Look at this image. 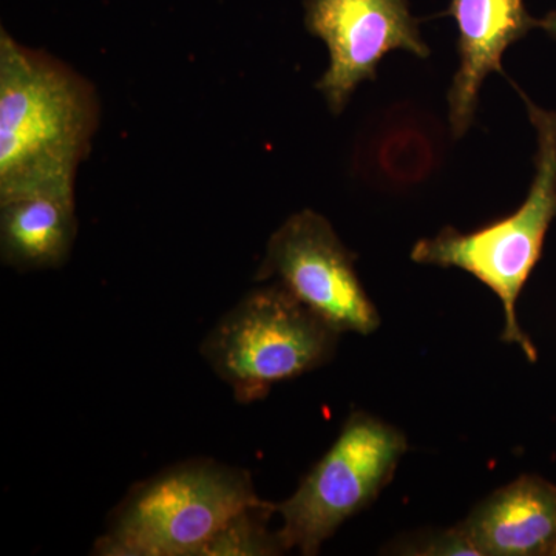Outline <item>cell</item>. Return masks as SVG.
Segmentation results:
<instances>
[{
    "label": "cell",
    "mask_w": 556,
    "mask_h": 556,
    "mask_svg": "<svg viewBox=\"0 0 556 556\" xmlns=\"http://www.w3.org/2000/svg\"><path fill=\"white\" fill-rule=\"evenodd\" d=\"M438 127L420 113L401 109L388 113L378 124L375 156L378 161V179L387 182H405L404 164L407 163L413 182L426 178L437 164L439 146Z\"/></svg>",
    "instance_id": "cell-11"
},
{
    "label": "cell",
    "mask_w": 556,
    "mask_h": 556,
    "mask_svg": "<svg viewBox=\"0 0 556 556\" xmlns=\"http://www.w3.org/2000/svg\"><path fill=\"white\" fill-rule=\"evenodd\" d=\"M408 444L397 428L353 413L331 448L303 478L294 495L276 504L285 552L317 555L325 541L390 484Z\"/></svg>",
    "instance_id": "cell-5"
},
{
    "label": "cell",
    "mask_w": 556,
    "mask_h": 556,
    "mask_svg": "<svg viewBox=\"0 0 556 556\" xmlns=\"http://www.w3.org/2000/svg\"><path fill=\"white\" fill-rule=\"evenodd\" d=\"M354 260L331 223L305 208L269 237L255 280H274L340 334L368 336L379 328L380 317Z\"/></svg>",
    "instance_id": "cell-6"
},
{
    "label": "cell",
    "mask_w": 556,
    "mask_h": 556,
    "mask_svg": "<svg viewBox=\"0 0 556 556\" xmlns=\"http://www.w3.org/2000/svg\"><path fill=\"white\" fill-rule=\"evenodd\" d=\"M457 526L479 556L556 555V485L519 478L493 492Z\"/></svg>",
    "instance_id": "cell-9"
},
{
    "label": "cell",
    "mask_w": 556,
    "mask_h": 556,
    "mask_svg": "<svg viewBox=\"0 0 556 556\" xmlns=\"http://www.w3.org/2000/svg\"><path fill=\"white\" fill-rule=\"evenodd\" d=\"M76 232L75 189L38 190L0 201V257L10 268H61Z\"/></svg>",
    "instance_id": "cell-10"
},
{
    "label": "cell",
    "mask_w": 556,
    "mask_h": 556,
    "mask_svg": "<svg viewBox=\"0 0 556 556\" xmlns=\"http://www.w3.org/2000/svg\"><path fill=\"white\" fill-rule=\"evenodd\" d=\"M538 27L543 28L552 39L556 40V10L551 11L544 20L538 22Z\"/></svg>",
    "instance_id": "cell-14"
},
{
    "label": "cell",
    "mask_w": 556,
    "mask_h": 556,
    "mask_svg": "<svg viewBox=\"0 0 556 556\" xmlns=\"http://www.w3.org/2000/svg\"><path fill=\"white\" fill-rule=\"evenodd\" d=\"M251 473L207 457L131 486L98 538L100 556H201L222 527L255 503Z\"/></svg>",
    "instance_id": "cell-2"
},
{
    "label": "cell",
    "mask_w": 556,
    "mask_h": 556,
    "mask_svg": "<svg viewBox=\"0 0 556 556\" xmlns=\"http://www.w3.org/2000/svg\"><path fill=\"white\" fill-rule=\"evenodd\" d=\"M100 123L89 80L0 30V201L75 189Z\"/></svg>",
    "instance_id": "cell-1"
},
{
    "label": "cell",
    "mask_w": 556,
    "mask_h": 556,
    "mask_svg": "<svg viewBox=\"0 0 556 556\" xmlns=\"http://www.w3.org/2000/svg\"><path fill=\"white\" fill-rule=\"evenodd\" d=\"M456 21L459 68L448 91V118L453 137L463 138L477 115L479 91L490 73H503L508 47L538 27L525 0H452Z\"/></svg>",
    "instance_id": "cell-8"
},
{
    "label": "cell",
    "mask_w": 556,
    "mask_h": 556,
    "mask_svg": "<svg viewBox=\"0 0 556 556\" xmlns=\"http://www.w3.org/2000/svg\"><path fill=\"white\" fill-rule=\"evenodd\" d=\"M276 504L258 500L241 508L212 538L201 556H273L285 554L277 530L269 529Z\"/></svg>",
    "instance_id": "cell-12"
},
{
    "label": "cell",
    "mask_w": 556,
    "mask_h": 556,
    "mask_svg": "<svg viewBox=\"0 0 556 556\" xmlns=\"http://www.w3.org/2000/svg\"><path fill=\"white\" fill-rule=\"evenodd\" d=\"M340 332L278 283L254 289L219 318L201 356L239 404L262 401L277 383L324 367Z\"/></svg>",
    "instance_id": "cell-4"
},
{
    "label": "cell",
    "mask_w": 556,
    "mask_h": 556,
    "mask_svg": "<svg viewBox=\"0 0 556 556\" xmlns=\"http://www.w3.org/2000/svg\"><path fill=\"white\" fill-rule=\"evenodd\" d=\"M305 27L327 46L329 65L316 87L334 115L362 83L376 78L386 54L430 56L408 0H305Z\"/></svg>",
    "instance_id": "cell-7"
},
{
    "label": "cell",
    "mask_w": 556,
    "mask_h": 556,
    "mask_svg": "<svg viewBox=\"0 0 556 556\" xmlns=\"http://www.w3.org/2000/svg\"><path fill=\"white\" fill-rule=\"evenodd\" d=\"M518 93L525 100L538 139L535 178L525 203L510 217L475 232L445 228L434 239L417 241L412 260L419 265L466 270L492 289L506 316L501 339L515 343L530 362H536V348L519 325L517 305L556 218V110L538 108L521 90Z\"/></svg>",
    "instance_id": "cell-3"
},
{
    "label": "cell",
    "mask_w": 556,
    "mask_h": 556,
    "mask_svg": "<svg viewBox=\"0 0 556 556\" xmlns=\"http://www.w3.org/2000/svg\"><path fill=\"white\" fill-rule=\"evenodd\" d=\"M402 554L409 555H471L477 556L479 552L471 544L466 533L459 526L444 532L434 533L426 538H419L417 543H409L408 546L401 547Z\"/></svg>",
    "instance_id": "cell-13"
}]
</instances>
